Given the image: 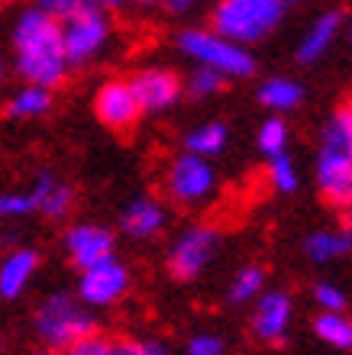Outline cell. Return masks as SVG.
I'll use <instances>...</instances> for the list:
<instances>
[{"mask_svg": "<svg viewBox=\"0 0 352 355\" xmlns=\"http://www.w3.org/2000/svg\"><path fill=\"white\" fill-rule=\"evenodd\" d=\"M13 65L26 85H39L56 91L68 78V58L62 49V23L42 13L39 7H26L13 23Z\"/></svg>", "mask_w": 352, "mask_h": 355, "instance_id": "cell-1", "label": "cell"}, {"mask_svg": "<svg viewBox=\"0 0 352 355\" xmlns=\"http://www.w3.org/2000/svg\"><path fill=\"white\" fill-rule=\"evenodd\" d=\"M317 187L330 207L349 214L352 210V130L343 110L326 123L317 155Z\"/></svg>", "mask_w": 352, "mask_h": 355, "instance_id": "cell-2", "label": "cell"}, {"mask_svg": "<svg viewBox=\"0 0 352 355\" xmlns=\"http://www.w3.org/2000/svg\"><path fill=\"white\" fill-rule=\"evenodd\" d=\"M33 329H36V336L42 339L46 349L62 352V349L74 346L78 339L94 336V333H97V323H94L91 310L84 307L74 294L56 291V294H49L36 307V313H33Z\"/></svg>", "mask_w": 352, "mask_h": 355, "instance_id": "cell-3", "label": "cell"}, {"mask_svg": "<svg viewBox=\"0 0 352 355\" xmlns=\"http://www.w3.org/2000/svg\"><path fill=\"white\" fill-rule=\"evenodd\" d=\"M285 10L281 0H220L213 7V33L240 46H252L278 26Z\"/></svg>", "mask_w": 352, "mask_h": 355, "instance_id": "cell-4", "label": "cell"}, {"mask_svg": "<svg viewBox=\"0 0 352 355\" xmlns=\"http://www.w3.org/2000/svg\"><path fill=\"white\" fill-rule=\"evenodd\" d=\"M178 49L187 58H194L201 68L220 71L223 78H249L255 71V58L249 49L233 39L213 33V29H185L178 33Z\"/></svg>", "mask_w": 352, "mask_h": 355, "instance_id": "cell-5", "label": "cell"}, {"mask_svg": "<svg viewBox=\"0 0 352 355\" xmlns=\"http://www.w3.org/2000/svg\"><path fill=\"white\" fill-rule=\"evenodd\" d=\"M107 42H110V17L97 3L84 7L74 17L62 19V49H65L68 68L87 65L91 58L101 55Z\"/></svg>", "mask_w": 352, "mask_h": 355, "instance_id": "cell-6", "label": "cell"}, {"mask_svg": "<svg viewBox=\"0 0 352 355\" xmlns=\"http://www.w3.org/2000/svg\"><path fill=\"white\" fill-rule=\"evenodd\" d=\"M220 245V233L210 223H194L178 236L168 249V271L175 281H194L213 262Z\"/></svg>", "mask_w": 352, "mask_h": 355, "instance_id": "cell-7", "label": "cell"}, {"mask_svg": "<svg viewBox=\"0 0 352 355\" xmlns=\"http://www.w3.org/2000/svg\"><path fill=\"white\" fill-rule=\"evenodd\" d=\"M213 184H217V175H213L210 162L201 159V155H191V152H181L168 162L165 168V191L168 197L181 207H197L201 200L213 194Z\"/></svg>", "mask_w": 352, "mask_h": 355, "instance_id": "cell-8", "label": "cell"}, {"mask_svg": "<svg viewBox=\"0 0 352 355\" xmlns=\"http://www.w3.org/2000/svg\"><path fill=\"white\" fill-rule=\"evenodd\" d=\"M130 268L110 255L103 262L91 265V268L81 271V281H78V300L84 307H110L117 300L126 297L130 291Z\"/></svg>", "mask_w": 352, "mask_h": 355, "instance_id": "cell-9", "label": "cell"}, {"mask_svg": "<svg viewBox=\"0 0 352 355\" xmlns=\"http://www.w3.org/2000/svg\"><path fill=\"white\" fill-rule=\"evenodd\" d=\"M94 113L97 120L113 132H133L136 123L142 116V107L133 94V85L123 81V78H113V81H103L94 94Z\"/></svg>", "mask_w": 352, "mask_h": 355, "instance_id": "cell-10", "label": "cell"}, {"mask_svg": "<svg viewBox=\"0 0 352 355\" xmlns=\"http://www.w3.org/2000/svg\"><path fill=\"white\" fill-rule=\"evenodd\" d=\"M291 320H294V297L287 291H269V294L255 297L249 329L262 346H281L287 339Z\"/></svg>", "mask_w": 352, "mask_h": 355, "instance_id": "cell-11", "label": "cell"}, {"mask_svg": "<svg viewBox=\"0 0 352 355\" xmlns=\"http://www.w3.org/2000/svg\"><path fill=\"white\" fill-rule=\"evenodd\" d=\"M117 249V239L107 226L101 223H74L65 233V252L78 271L91 268V265L110 259Z\"/></svg>", "mask_w": 352, "mask_h": 355, "instance_id": "cell-12", "label": "cell"}, {"mask_svg": "<svg viewBox=\"0 0 352 355\" xmlns=\"http://www.w3.org/2000/svg\"><path fill=\"white\" fill-rule=\"evenodd\" d=\"M130 85L142 113L168 110L178 101V94H181V78L175 71H168V68H146V71H140L133 78Z\"/></svg>", "mask_w": 352, "mask_h": 355, "instance_id": "cell-13", "label": "cell"}, {"mask_svg": "<svg viewBox=\"0 0 352 355\" xmlns=\"http://www.w3.org/2000/svg\"><path fill=\"white\" fill-rule=\"evenodd\" d=\"M165 207L158 204L156 197H136L120 216V230L130 239H152L165 230Z\"/></svg>", "mask_w": 352, "mask_h": 355, "instance_id": "cell-14", "label": "cell"}, {"mask_svg": "<svg viewBox=\"0 0 352 355\" xmlns=\"http://www.w3.org/2000/svg\"><path fill=\"white\" fill-rule=\"evenodd\" d=\"M39 271V252L36 249H13L0 262V297H19L29 288V281Z\"/></svg>", "mask_w": 352, "mask_h": 355, "instance_id": "cell-15", "label": "cell"}, {"mask_svg": "<svg viewBox=\"0 0 352 355\" xmlns=\"http://www.w3.org/2000/svg\"><path fill=\"white\" fill-rule=\"evenodd\" d=\"M29 191H33V197H36V214H42L46 220H65V216L74 210L72 184L58 181V178L49 175V171H42V175L33 181Z\"/></svg>", "mask_w": 352, "mask_h": 355, "instance_id": "cell-16", "label": "cell"}, {"mask_svg": "<svg viewBox=\"0 0 352 355\" xmlns=\"http://www.w3.org/2000/svg\"><path fill=\"white\" fill-rule=\"evenodd\" d=\"M340 23H343V13L340 10H330L324 17H317L310 23V29L304 33L301 46H297V62L301 65H310L317 58H324L330 52V46L336 42V33H340Z\"/></svg>", "mask_w": 352, "mask_h": 355, "instance_id": "cell-17", "label": "cell"}, {"mask_svg": "<svg viewBox=\"0 0 352 355\" xmlns=\"http://www.w3.org/2000/svg\"><path fill=\"white\" fill-rule=\"evenodd\" d=\"M304 252L317 265L346 259L352 252V230H346V226H340V230H320V233H314L304 243Z\"/></svg>", "mask_w": 352, "mask_h": 355, "instance_id": "cell-18", "label": "cell"}, {"mask_svg": "<svg viewBox=\"0 0 352 355\" xmlns=\"http://www.w3.org/2000/svg\"><path fill=\"white\" fill-rule=\"evenodd\" d=\"M301 101H304V87L297 85V81H291V78H269V81L259 87V103L275 113L297 110Z\"/></svg>", "mask_w": 352, "mask_h": 355, "instance_id": "cell-19", "label": "cell"}, {"mask_svg": "<svg viewBox=\"0 0 352 355\" xmlns=\"http://www.w3.org/2000/svg\"><path fill=\"white\" fill-rule=\"evenodd\" d=\"M52 110V91L39 85H23L7 103V116L13 120H36Z\"/></svg>", "mask_w": 352, "mask_h": 355, "instance_id": "cell-20", "label": "cell"}, {"mask_svg": "<svg viewBox=\"0 0 352 355\" xmlns=\"http://www.w3.org/2000/svg\"><path fill=\"white\" fill-rule=\"evenodd\" d=\"M314 333H317V339H324L326 346L340 349V352H352V317H346L343 310L340 313L324 310L314 320Z\"/></svg>", "mask_w": 352, "mask_h": 355, "instance_id": "cell-21", "label": "cell"}, {"mask_svg": "<svg viewBox=\"0 0 352 355\" xmlns=\"http://www.w3.org/2000/svg\"><path fill=\"white\" fill-rule=\"evenodd\" d=\"M223 146H226V126L223 123H201L197 130H191L185 136V149L191 155H201V159H210V155H220Z\"/></svg>", "mask_w": 352, "mask_h": 355, "instance_id": "cell-22", "label": "cell"}, {"mask_svg": "<svg viewBox=\"0 0 352 355\" xmlns=\"http://www.w3.org/2000/svg\"><path fill=\"white\" fill-rule=\"evenodd\" d=\"M262 288H265V268L249 265V268H242L240 275L233 278L230 291H226V300L236 304V307H242V304H252V300L259 297Z\"/></svg>", "mask_w": 352, "mask_h": 355, "instance_id": "cell-23", "label": "cell"}, {"mask_svg": "<svg viewBox=\"0 0 352 355\" xmlns=\"http://www.w3.org/2000/svg\"><path fill=\"white\" fill-rule=\"evenodd\" d=\"M269 181H271V187H275L278 194H294L297 191L301 175H297V165H294V159H291L287 152H281V155H275V159L269 162Z\"/></svg>", "mask_w": 352, "mask_h": 355, "instance_id": "cell-24", "label": "cell"}, {"mask_svg": "<svg viewBox=\"0 0 352 355\" xmlns=\"http://www.w3.org/2000/svg\"><path fill=\"white\" fill-rule=\"evenodd\" d=\"M259 149L269 155V159H275V155H281V152L287 149V123L281 120V116H271V120L262 123L259 130Z\"/></svg>", "mask_w": 352, "mask_h": 355, "instance_id": "cell-25", "label": "cell"}, {"mask_svg": "<svg viewBox=\"0 0 352 355\" xmlns=\"http://www.w3.org/2000/svg\"><path fill=\"white\" fill-rule=\"evenodd\" d=\"M223 85H226V78L220 75V71H210V68H201L197 65V71L191 78H187V94L194 97V101H207V97H213V94H220Z\"/></svg>", "mask_w": 352, "mask_h": 355, "instance_id": "cell-26", "label": "cell"}, {"mask_svg": "<svg viewBox=\"0 0 352 355\" xmlns=\"http://www.w3.org/2000/svg\"><path fill=\"white\" fill-rule=\"evenodd\" d=\"M36 214V197L33 191H13V194H0V223L3 220H17V216Z\"/></svg>", "mask_w": 352, "mask_h": 355, "instance_id": "cell-27", "label": "cell"}, {"mask_svg": "<svg viewBox=\"0 0 352 355\" xmlns=\"http://www.w3.org/2000/svg\"><path fill=\"white\" fill-rule=\"evenodd\" d=\"M107 355H168V349L152 339H110Z\"/></svg>", "mask_w": 352, "mask_h": 355, "instance_id": "cell-28", "label": "cell"}, {"mask_svg": "<svg viewBox=\"0 0 352 355\" xmlns=\"http://www.w3.org/2000/svg\"><path fill=\"white\" fill-rule=\"evenodd\" d=\"M94 0H36V7L42 10V13H49L52 19H68L74 17V13H81L84 7H91Z\"/></svg>", "mask_w": 352, "mask_h": 355, "instance_id": "cell-29", "label": "cell"}, {"mask_svg": "<svg viewBox=\"0 0 352 355\" xmlns=\"http://www.w3.org/2000/svg\"><path fill=\"white\" fill-rule=\"evenodd\" d=\"M187 355H226V343L217 333H197L187 343Z\"/></svg>", "mask_w": 352, "mask_h": 355, "instance_id": "cell-30", "label": "cell"}, {"mask_svg": "<svg viewBox=\"0 0 352 355\" xmlns=\"http://www.w3.org/2000/svg\"><path fill=\"white\" fill-rule=\"evenodd\" d=\"M110 352V339H103L101 333H94V336H84L78 339L74 346L62 349L58 355H107Z\"/></svg>", "mask_w": 352, "mask_h": 355, "instance_id": "cell-31", "label": "cell"}, {"mask_svg": "<svg viewBox=\"0 0 352 355\" xmlns=\"http://www.w3.org/2000/svg\"><path fill=\"white\" fill-rule=\"evenodd\" d=\"M314 300H317V307L330 310V313H340V310H346V294L336 288V284H317Z\"/></svg>", "mask_w": 352, "mask_h": 355, "instance_id": "cell-32", "label": "cell"}, {"mask_svg": "<svg viewBox=\"0 0 352 355\" xmlns=\"http://www.w3.org/2000/svg\"><path fill=\"white\" fill-rule=\"evenodd\" d=\"M158 3H162L168 13H187V10L194 7L197 0H158Z\"/></svg>", "mask_w": 352, "mask_h": 355, "instance_id": "cell-33", "label": "cell"}, {"mask_svg": "<svg viewBox=\"0 0 352 355\" xmlns=\"http://www.w3.org/2000/svg\"><path fill=\"white\" fill-rule=\"evenodd\" d=\"M94 3H97V7H123V3H126V0H94Z\"/></svg>", "mask_w": 352, "mask_h": 355, "instance_id": "cell-34", "label": "cell"}, {"mask_svg": "<svg viewBox=\"0 0 352 355\" xmlns=\"http://www.w3.org/2000/svg\"><path fill=\"white\" fill-rule=\"evenodd\" d=\"M343 116H346V123H349V130H352V101L343 107Z\"/></svg>", "mask_w": 352, "mask_h": 355, "instance_id": "cell-35", "label": "cell"}, {"mask_svg": "<svg viewBox=\"0 0 352 355\" xmlns=\"http://www.w3.org/2000/svg\"><path fill=\"white\" fill-rule=\"evenodd\" d=\"M29 355H58V352H56V349H46V346H42V349H36V352H29Z\"/></svg>", "mask_w": 352, "mask_h": 355, "instance_id": "cell-36", "label": "cell"}, {"mask_svg": "<svg viewBox=\"0 0 352 355\" xmlns=\"http://www.w3.org/2000/svg\"><path fill=\"white\" fill-rule=\"evenodd\" d=\"M3 78H7V65H3V58H0V85H3Z\"/></svg>", "mask_w": 352, "mask_h": 355, "instance_id": "cell-37", "label": "cell"}, {"mask_svg": "<svg viewBox=\"0 0 352 355\" xmlns=\"http://www.w3.org/2000/svg\"><path fill=\"white\" fill-rule=\"evenodd\" d=\"M0 352H3V339H0Z\"/></svg>", "mask_w": 352, "mask_h": 355, "instance_id": "cell-38", "label": "cell"}]
</instances>
